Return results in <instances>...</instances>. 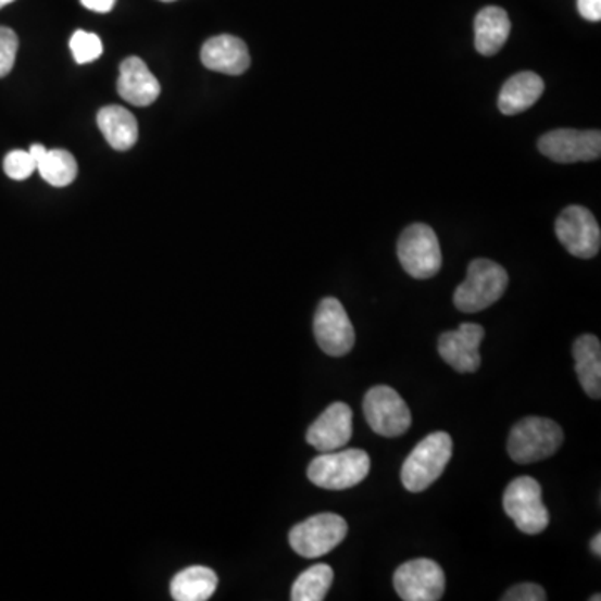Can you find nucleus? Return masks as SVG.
<instances>
[{"label": "nucleus", "mask_w": 601, "mask_h": 601, "mask_svg": "<svg viewBox=\"0 0 601 601\" xmlns=\"http://www.w3.org/2000/svg\"><path fill=\"white\" fill-rule=\"evenodd\" d=\"M453 454V439L448 433L436 431L426 436L411 451L401 468V481L411 493L428 490L443 475Z\"/></svg>", "instance_id": "nucleus-1"}, {"label": "nucleus", "mask_w": 601, "mask_h": 601, "mask_svg": "<svg viewBox=\"0 0 601 601\" xmlns=\"http://www.w3.org/2000/svg\"><path fill=\"white\" fill-rule=\"evenodd\" d=\"M562 426L553 420L528 416L513 426L508 438V453L518 465H529L553 456L562 448Z\"/></svg>", "instance_id": "nucleus-2"}, {"label": "nucleus", "mask_w": 601, "mask_h": 601, "mask_svg": "<svg viewBox=\"0 0 601 601\" xmlns=\"http://www.w3.org/2000/svg\"><path fill=\"white\" fill-rule=\"evenodd\" d=\"M506 270L491 260H475L469 263L468 276L454 291V306L463 313H479L493 306L506 291Z\"/></svg>", "instance_id": "nucleus-3"}, {"label": "nucleus", "mask_w": 601, "mask_h": 601, "mask_svg": "<svg viewBox=\"0 0 601 601\" xmlns=\"http://www.w3.org/2000/svg\"><path fill=\"white\" fill-rule=\"evenodd\" d=\"M370 469L372 460L364 450L328 451L311 461L308 478L325 490H348L364 481Z\"/></svg>", "instance_id": "nucleus-4"}, {"label": "nucleus", "mask_w": 601, "mask_h": 601, "mask_svg": "<svg viewBox=\"0 0 601 601\" xmlns=\"http://www.w3.org/2000/svg\"><path fill=\"white\" fill-rule=\"evenodd\" d=\"M503 508L523 534H543L550 525V512L543 504L540 483L529 476H519L508 485Z\"/></svg>", "instance_id": "nucleus-5"}, {"label": "nucleus", "mask_w": 601, "mask_h": 601, "mask_svg": "<svg viewBox=\"0 0 601 601\" xmlns=\"http://www.w3.org/2000/svg\"><path fill=\"white\" fill-rule=\"evenodd\" d=\"M401 266L414 279L436 276L443 264L438 236L428 224H411L398 241Z\"/></svg>", "instance_id": "nucleus-6"}, {"label": "nucleus", "mask_w": 601, "mask_h": 601, "mask_svg": "<svg viewBox=\"0 0 601 601\" xmlns=\"http://www.w3.org/2000/svg\"><path fill=\"white\" fill-rule=\"evenodd\" d=\"M348 523L336 513H320L299 523L289 531V544L304 559H320L341 544Z\"/></svg>", "instance_id": "nucleus-7"}, {"label": "nucleus", "mask_w": 601, "mask_h": 601, "mask_svg": "<svg viewBox=\"0 0 601 601\" xmlns=\"http://www.w3.org/2000/svg\"><path fill=\"white\" fill-rule=\"evenodd\" d=\"M367 425L376 435L397 438L411 426V411L406 401L389 386H375L366 392L363 401Z\"/></svg>", "instance_id": "nucleus-8"}, {"label": "nucleus", "mask_w": 601, "mask_h": 601, "mask_svg": "<svg viewBox=\"0 0 601 601\" xmlns=\"http://www.w3.org/2000/svg\"><path fill=\"white\" fill-rule=\"evenodd\" d=\"M313 331L321 350L329 356H346L356 342L353 323L336 298L321 301L314 314Z\"/></svg>", "instance_id": "nucleus-9"}, {"label": "nucleus", "mask_w": 601, "mask_h": 601, "mask_svg": "<svg viewBox=\"0 0 601 601\" xmlns=\"http://www.w3.org/2000/svg\"><path fill=\"white\" fill-rule=\"evenodd\" d=\"M395 590L404 601H438L445 594L447 578L435 560L416 559L403 563L392 576Z\"/></svg>", "instance_id": "nucleus-10"}, {"label": "nucleus", "mask_w": 601, "mask_h": 601, "mask_svg": "<svg viewBox=\"0 0 601 601\" xmlns=\"http://www.w3.org/2000/svg\"><path fill=\"white\" fill-rule=\"evenodd\" d=\"M554 230L563 248L575 258L591 260L601 246V230L593 214L581 205H568L560 214Z\"/></svg>", "instance_id": "nucleus-11"}, {"label": "nucleus", "mask_w": 601, "mask_h": 601, "mask_svg": "<svg viewBox=\"0 0 601 601\" xmlns=\"http://www.w3.org/2000/svg\"><path fill=\"white\" fill-rule=\"evenodd\" d=\"M538 149L554 163H588L601 155V134L600 130H551L540 137Z\"/></svg>", "instance_id": "nucleus-12"}, {"label": "nucleus", "mask_w": 601, "mask_h": 601, "mask_svg": "<svg viewBox=\"0 0 601 601\" xmlns=\"http://www.w3.org/2000/svg\"><path fill=\"white\" fill-rule=\"evenodd\" d=\"M485 339V328L475 323H463L454 331L443 333L438 339V351L458 373H476L481 366L479 345Z\"/></svg>", "instance_id": "nucleus-13"}, {"label": "nucleus", "mask_w": 601, "mask_h": 601, "mask_svg": "<svg viewBox=\"0 0 601 601\" xmlns=\"http://www.w3.org/2000/svg\"><path fill=\"white\" fill-rule=\"evenodd\" d=\"M353 436V411L346 403L329 404L325 413L310 426L306 441L321 453L336 451L350 443Z\"/></svg>", "instance_id": "nucleus-14"}, {"label": "nucleus", "mask_w": 601, "mask_h": 601, "mask_svg": "<svg viewBox=\"0 0 601 601\" xmlns=\"http://www.w3.org/2000/svg\"><path fill=\"white\" fill-rule=\"evenodd\" d=\"M201 61L210 71L229 76H241L251 65L245 40L227 34L205 40L201 49Z\"/></svg>", "instance_id": "nucleus-15"}, {"label": "nucleus", "mask_w": 601, "mask_h": 601, "mask_svg": "<svg viewBox=\"0 0 601 601\" xmlns=\"http://www.w3.org/2000/svg\"><path fill=\"white\" fill-rule=\"evenodd\" d=\"M117 92L129 104L148 108L158 101L161 84L142 59L127 58L121 64Z\"/></svg>", "instance_id": "nucleus-16"}, {"label": "nucleus", "mask_w": 601, "mask_h": 601, "mask_svg": "<svg viewBox=\"0 0 601 601\" xmlns=\"http://www.w3.org/2000/svg\"><path fill=\"white\" fill-rule=\"evenodd\" d=\"M512 33V22L501 8H485L475 18V48L481 55L498 54Z\"/></svg>", "instance_id": "nucleus-17"}, {"label": "nucleus", "mask_w": 601, "mask_h": 601, "mask_svg": "<svg viewBox=\"0 0 601 601\" xmlns=\"http://www.w3.org/2000/svg\"><path fill=\"white\" fill-rule=\"evenodd\" d=\"M544 90V83L538 74L531 71L516 74L504 83L498 98V108L503 114L515 115L528 111L537 104Z\"/></svg>", "instance_id": "nucleus-18"}, {"label": "nucleus", "mask_w": 601, "mask_h": 601, "mask_svg": "<svg viewBox=\"0 0 601 601\" xmlns=\"http://www.w3.org/2000/svg\"><path fill=\"white\" fill-rule=\"evenodd\" d=\"M575 370L585 392L593 400L601 398V345L593 335H584L573 345Z\"/></svg>", "instance_id": "nucleus-19"}, {"label": "nucleus", "mask_w": 601, "mask_h": 601, "mask_svg": "<svg viewBox=\"0 0 601 601\" xmlns=\"http://www.w3.org/2000/svg\"><path fill=\"white\" fill-rule=\"evenodd\" d=\"M98 126L102 136L115 151H129L139 137L136 117L121 105H108L98 114Z\"/></svg>", "instance_id": "nucleus-20"}, {"label": "nucleus", "mask_w": 601, "mask_h": 601, "mask_svg": "<svg viewBox=\"0 0 601 601\" xmlns=\"http://www.w3.org/2000/svg\"><path fill=\"white\" fill-rule=\"evenodd\" d=\"M217 588V575L205 566L183 569L171 581V594L177 601H205Z\"/></svg>", "instance_id": "nucleus-21"}, {"label": "nucleus", "mask_w": 601, "mask_h": 601, "mask_svg": "<svg viewBox=\"0 0 601 601\" xmlns=\"http://www.w3.org/2000/svg\"><path fill=\"white\" fill-rule=\"evenodd\" d=\"M335 580V573L329 565L320 563L311 566L306 572L298 576V580L292 585V601H321L325 600Z\"/></svg>", "instance_id": "nucleus-22"}, {"label": "nucleus", "mask_w": 601, "mask_h": 601, "mask_svg": "<svg viewBox=\"0 0 601 601\" xmlns=\"http://www.w3.org/2000/svg\"><path fill=\"white\" fill-rule=\"evenodd\" d=\"M36 164L42 179L54 188H65L76 179V158L64 149H48Z\"/></svg>", "instance_id": "nucleus-23"}, {"label": "nucleus", "mask_w": 601, "mask_h": 601, "mask_svg": "<svg viewBox=\"0 0 601 601\" xmlns=\"http://www.w3.org/2000/svg\"><path fill=\"white\" fill-rule=\"evenodd\" d=\"M68 46H71V51H73L77 64H89V62H95L96 59L101 58L102 54V42L99 36L86 33V30H76L74 36L71 37Z\"/></svg>", "instance_id": "nucleus-24"}, {"label": "nucleus", "mask_w": 601, "mask_h": 601, "mask_svg": "<svg viewBox=\"0 0 601 601\" xmlns=\"http://www.w3.org/2000/svg\"><path fill=\"white\" fill-rule=\"evenodd\" d=\"M37 170L36 161L29 151H15L9 152L4 159V171L11 179L24 180Z\"/></svg>", "instance_id": "nucleus-25"}, {"label": "nucleus", "mask_w": 601, "mask_h": 601, "mask_svg": "<svg viewBox=\"0 0 601 601\" xmlns=\"http://www.w3.org/2000/svg\"><path fill=\"white\" fill-rule=\"evenodd\" d=\"M17 51V34L9 27H0V77H5L11 73Z\"/></svg>", "instance_id": "nucleus-26"}, {"label": "nucleus", "mask_w": 601, "mask_h": 601, "mask_svg": "<svg viewBox=\"0 0 601 601\" xmlns=\"http://www.w3.org/2000/svg\"><path fill=\"white\" fill-rule=\"evenodd\" d=\"M503 601H544L547 593L537 584H519L510 588L501 598Z\"/></svg>", "instance_id": "nucleus-27"}, {"label": "nucleus", "mask_w": 601, "mask_h": 601, "mask_svg": "<svg viewBox=\"0 0 601 601\" xmlns=\"http://www.w3.org/2000/svg\"><path fill=\"white\" fill-rule=\"evenodd\" d=\"M578 12L587 21L600 22L601 0H578Z\"/></svg>", "instance_id": "nucleus-28"}, {"label": "nucleus", "mask_w": 601, "mask_h": 601, "mask_svg": "<svg viewBox=\"0 0 601 601\" xmlns=\"http://www.w3.org/2000/svg\"><path fill=\"white\" fill-rule=\"evenodd\" d=\"M84 8L89 9L92 12H99V14H105L114 9L115 0H80Z\"/></svg>", "instance_id": "nucleus-29"}, {"label": "nucleus", "mask_w": 601, "mask_h": 601, "mask_svg": "<svg viewBox=\"0 0 601 601\" xmlns=\"http://www.w3.org/2000/svg\"><path fill=\"white\" fill-rule=\"evenodd\" d=\"M591 551H593L597 556H601V535H594L593 540H591Z\"/></svg>", "instance_id": "nucleus-30"}, {"label": "nucleus", "mask_w": 601, "mask_h": 601, "mask_svg": "<svg viewBox=\"0 0 601 601\" xmlns=\"http://www.w3.org/2000/svg\"><path fill=\"white\" fill-rule=\"evenodd\" d=\"M14 0H0V9L5 8V5L11 4Z\"/></svg>", "instance_id": "nucleus-31"}, {"label": "nucleus", "mask_w": 601, "mask_h": 601, "mask_svg": "<svg viewBox=\"0 0 601 601\" xmlns=\"http://www.w3.org/2000/svg\"><path fill=\"white\" fill-rule=\"evenodd\" d=\"M591 601H598L600 600V594H593V597L590 598Z\"/></svg>", "instance_id": "nucleus-32"}, {"label": "nucleus", "mask_w": 601, "mask_h": 601, "mask_svg": "<svg viewBox=\"0 0 601 601\" xmlns=\"http://www.w3.org/2000/svg\"><path fill=\"white\" fill-rule=\"evenodd\" d=\"M161 2H174V0H161Z\"/></svg>", "instance_id": "nucleus-33"}]
</instances>
